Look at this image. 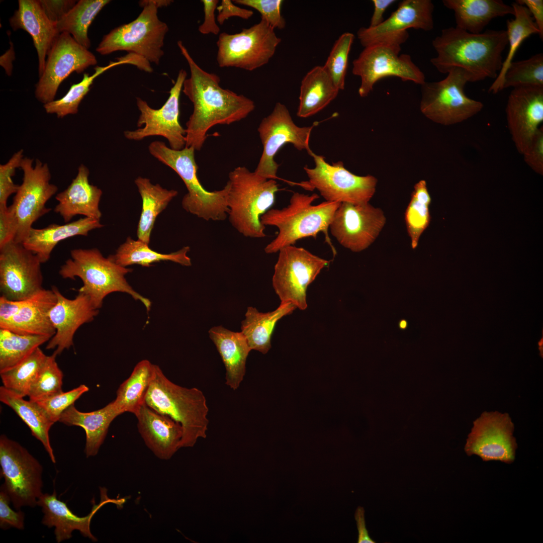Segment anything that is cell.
Wrapping results in <instances>:
<instances>
[{
    "label": "cell",
    "mask_w": 543,
    "mask_h": 543,
    "mask_svg": "<svg viewBox=\"0 0 543 543\" xmlns=\"http://www.w3.org/2000/svg\"><path fill=\"white\" fill-rule=\"evenodd\" d=\"M177 44L190 71L182 91L194 106L193 113L186 123L185 147L200 151L211 128L218 124L229 125L245 118L254 110L255 104L243 95L222 88L218 75L199 66L182 41H178Z\"/></svg>",
    "instance_id": "6da1fadb"
},
{
    "label": "cell",
    "mask_w": 543,
    "mask_h": 543,
    "mask_svg": "<svg viewBox=\"0 0 543 543\" xmlns=\"http://www.w3.org/2000/svg\"><path fill=\"white\" fill-rule=\"evenodd\" d=\"M437 53L430 62L441 73L459 68L469 82L495 79L502 65V53L508 45L506 30H487L474 34L456 27L442 29L432 41Z\"/></svg>",
    "instance_id": "7a4b0ae2"
},
{
    "label": "cell",
    "mask_w": 543,
    "mask_h": 543,
    "mask_svg": "<svg viewBox=\"0 0 543 543\" xmlns=\"http://www.w3.org/2000/svg\"><path fill=\"white\" fill-rule=\"evenodd\" d=\"M319 196L294 193L289 204L282 209H270L260 218L264 226L276 227V237L265 247L266 253H275L286 246L294 245L304 238H316L320 232L325 235V241L335 255L336 251L328 234L329 225L341 203L324 201L318 205L313 203Z\"/></svg>",
    "instance_id": "3957f363"
},
{
    "label": "cell",
    "mask_w": 543,
    "mask_h": 543,
    "mask_svg": "<svg viewBox=\"0 0 543 543\" xmlns=\"http://www.w3.org/2000/svg\"><path fill=\"white\" fill-rule=\"evenodd\" d=\"M144 402L181 424L183 432L180 448L193 447L199 438L206 437L209 408L204 394L197 388L173 383L158 366L154 365Z\"/></svg>",
    "instance_id": "277c9868"
},
{
    "label": "cell",
    "mask_w": 543,
    "mask_h": 543,
    "mask_svg": "<svg viewBox=\"0 0 543 543\" xmlns=\"http://www.w3.org/2000/svg\"><path fill=\"white\" fill-rule=\"evenodd\" d=\"M70 257L60 266L59 274L63 279H80L82 286L78 293L87 296L96 309L102 307L108 295L121 292L141 302L147 311L150 309L151 301L135 291L125 278L132 268L116 263L109 256L104 257L96 248L73 249Z\"/></svg>",
    "instance_id": "5b68a950"
},
{
    "label": "cell",
    "mask_w": 543,
    "mask_h": 543,
    "mask_svg": "<svg viewBox=\"0 0 543 543\" xmlns=\"http://www.w3.org/2000/svg\"><path fill=\"white\" fill-rule=\"evenodd\" d=\"M226 184L228 218L231 225L246 237H265V226L260 218L275 204L279 191L276 180L238 166L229 172Z\"/></svg>",
    "instance_id": "8992f818"
},
{
    "label": "cell",
    "mask_w": 543,
    "mask_h": 543,
    "mask_svg": "<svg viewBox=\"0 0 543 543\" xmlns=\"http://www.w3.org/2000/svg\"><path fill=\"white\" fill-rule=\"evenodd\" d=\"M170 0H143L139 4L142 10L136 19L119 26L104 35L96 48L101 55L118 51L138 55L150 63L158 65L164 55L163 47L167 25L157 15L158 9L167 7Z\"/></svg>",
    "instance_id": "52a82bcc"
},
{
    "label": "cell",
    "mask_w": 543,
    "mask_h": 543,
    "mask_svg": "<svg viewBox=\"0 0 543 543\" xmlns=\"http://www.w3.org/2000/svg\"><path fill=\"white\" fill-rule=\"evenodd\" d=\"M148 150L177 173L185 183L188 193L183 198L182 205L186 211L206 221H221L228 217V187L226 184L221 190L210 192L202 186L197 175L194 148L176 150L163 142L155 141L149 144Z\"/></svg>",
    "instance_id": "ba28073f"
},
{
    "label": "cell",
    "mask_w": 543,
    "mask_h": 543,
    "mask_svg": "<svg viewBox=\"0 0 543 543\" xmlns=\"http://www.w3.org/2000/svg\"><path fill=\"white\" fill-rule=\"evenodd\" d=\"M468 82L466 73L459 68L451 69L442 80L425 81L421 85V112L431 121L444 126L463 122L477 114L484 106L466 95Z\"/></svg>",
    "instance_id": "9c48e42d"
},
{
    "label": "cell",
    "mask_w": 543,
    "mask_h": 543,
    "mask_svg": "<svg viewBox=\"0 0 543 543\" xmlns=\"http://www.w3.org/2000/svg\"><path fill=\"white\" fill-rule=\"evenodd\" d=\"M315 167L304 169L308 180L301 185L306 189H316L328 202L360 204L369 203L374 196L378 180L374 176H359L348 170L341 161L329 164L322 155H311Z\"/></svg>",
    "instance_id": "30bf717a"
},
{
    "label": "cell",
    "mask_w": 543,
    "mask_h": 543,
    "mask_svg": "<svg viewBox=\"0 0 543 543\" xmlns=\"http://www.w3.org/2000/svg\"><path fill=\"white\" fill-rule=\"evenodd\" d=\"M281 42L275 29L262 20L239 33H221L216 42L217 64L253 71L269 62Z\"/></svg>",
    "instance_id": "8fae6325"
},
{
    "label": "cell",
    "mask_w": 543,
    "mask_h": 543,
    "mask_svg": "<svg viewBox=\"0 0 543 543\" xmlns=\"http://www.w3.org/2000/svg\"><path fill=\"white\" fill-rule=\"evenodd\" d=\"M2 486L15 508L35 507L42 494L43 468L39 461L18 442L5 435L0 437Z\"/></svg>",
    "instance_id": "7c38bea8"
},
{
    "label": "cell",
    "mask_w": 543,
    "mask_h": 543,
    "mask_svg": "<svg viewBox=\"0 0 543 543\" xmlns=\"http://www.w3.org/2000/svg\"><path fill=\"white\" fill-rule=\"evenodd\" d=\"M24 157L20 167L23 171V182L19 185L9 206L17 224L14 241L22 243L27 238L33 224L48 213L51 209L46 207L48 201L58 191V187L50 183L51 175L47 163Z\"/></svg>",
    "instance_id": "4fadbf2b"
},
{
    "label": "cell",
    "mask_w": 543,
    "mask_h": 543,
    "mask_svg": "<svg viewBox=\"0 0 543 543\" xmlns=\"http://www.w3.org/2000/svg\"><path fill=\"white\" fill-rule=\"evenodd\" d=\"M400 45L379 43L365 47L352 62V72L359 76L361 82L358 93L366 97L380 79L389 76L399 77L402 81H411L422 85L425 82L424 73L407 54H400Z\"/></svg>",
    "instance_id": "5bb4252c"
},
{
    "label": "cell",
    "mask_w": 543,
    "mask_h": 543,
    "mask_svg": "<svg viewBox=\"0 0 543 543\" xmlns=\"http://www.w3.org/2000/svg\"><path fill=\"white\" fill-rule=\"evenodd\" d=\"M278 252L272 278L275 291L281 302H290L305 310L308 287L328 265L329 260L294 245L284 247Z\"/></svg>",
    "instance_id": "9a60e30c"
},
{
    "label": "cell",
    "mask_w": 543,
    "mask_h": 543,
    "mask_svg": "<svg viewBox=\"0 0 543 543\" xmlns=\"http://www.w3.org/2000/svg\"><path fill=\"white\" fill-rule=\"evenodd\" d=\"M299 127L292 120L287 107L276 104L272 113L261 121L257 131L263 145V151L254 172L267 179H276L279 167L275 160L279 150L286 144H292L300 151L305 150L310 156L313 153L309 141L315 125Z\"/></svg>",
    "instance_id": "2e32d148"
},
{
    "label": "cell",
    "mask_w": 543,
    "mask_h": 543,
    "mask_svg": "<svg viewBox=\"0 0 543 543\" xmlns=\"http://www.w3.org/2000/svg\"><path fill=\"white\" fill-rule=\"evenodd\" d=\"M97 64L95 55L78 44L69 33L57 37L46 60L44 70L36 84V98L44 105L55 100L61 83L72 72L80 73Z\"/></svg>",
    "instance_id": "e0dca14e"
},
{
    "label": "cell",
    "mask_w": 543,
    "mask_h": 543,
    "mask_svg": "<svg viewBox=\"0 0 543 543\" xmlns=\"http://www.w3.org/2000/svg\"><path fill=\"white\" fill-rule=\"evenodd\" d=\"M187 71L179 70L176 80L169 91V96L164 105L159 109H154L140 98H136V104L140 115L137 126L144 125L134 131H125V137L129 140H141L147 137L160 136L168 141L170 148L179 150L185 147L186 131L179 122V97Z\"/></svg>",
    "instance_id": "ac0fdd59"
},
{
    "label": "cell",
    "mask_w": 543,
    "mask_h": 543,
    "mask_svg": "<svg viewBox=\"0 0 543 543\" xmlns=\"http://www.w3.org/2000/svg\"><path fill=\"white\" fill-rule=\"evenodd\" d=\"M514 429L508 413L484 411L473 422L465 451L468 456H478L483 461L511 464L515 460L517 447Z\"/></svg>",
    "instance_id": "d6986e66"
},
{
    "label": "cell",
    "mask_w": 543,
    "mask_h": 543,
    "mask_svg": "<svg viewBox=\"0 0 543 543\" xmlns=\"http://www.w3.org/2000/svg\"><path fill=\"white\" fill-rule=\"evenodd\" d=\"M41 263L21 243L13 241L0 248L1 296L24 300L43 289Z\"/></svg>",
    "instance_id": "ffe728a7"
},
{
    "label": "cell",
    "mask_w": 543,
    "mask_h": 543,
    "mask_svg": "<svg viewBox=\"0 0 543 543\" xmlns=\"http://www.w3.org/2000/svg\"><path fill=\"white\" fill-rule=\"evenodd\" d=\"M386 222L383 211L370 203H341L329 229L344 248L354 252L367 249L376 240Z\"/></svg>",
    "instance_id": "44dd1931"
},
{
    "label": "cell",
    "mask_w": 543,
    "mask_h": 543,
    "mask_svg": "<svg viewBox=\"0 0 543 543\" xmlns=\"http://www.w3.org/2000/svg\"><path fill=\"white\" fill-rule=\"evenodd\" d=\"M434 5L431 0H403L390 16L375 27H361L357 32L365 48L379 43L401 46L408 40L407 30H433Z\"/></svg>",
    "instance_id": "7402d4cb"
},
{
    "label": "cell",
    "mask_w": 543,
    "mask_h": 543,
    "mask_svg": "<svg viewBox=\"0 0 543 543\" xmlns=\"http://www.w3.org/2000/svg\"><path fill=\"white\" fill-rule=\"evenodd\" d=\"M506 114L512 140L522 154L543 122V86L514 88L508 98Z\"/></svg>",
    "instance_id": "603a6c76"
},
{
    "label": "cell",
    "mask_w": 543,
    "mask_h": 543,
    "mask_svg": "<svg viewBox=\"0 0 543 543\" xmlns=\"http://www.w3.org/2000/svg\"><path fill=\"white\" fill-rule=\"evenodd\" d=\"M52 290L56 296V302L49 314L55 334L48 341L46 349L55 348L53 352L60 354L73 344V337L77 330L83 324L92 322L99 310L92 304L87 296L78 293L73 299L64 297L55 286Z\"/></svg>",
    "instance_id": "cb8c5ba5"
},
{
    "label": "cell",
    "mask_w": 543,
    "mask_h": 543,
    "mask_svg": "<svg viewBox=\"0 0 543 543\" xmlns=\"http://www.w3.org/2000/svg\"><path fill=\"white\" fill-rule=\"evenodd\" d=\"M101 500L94 504L91 511L85 516L80 517L73 513L66 503L58 499L55 490L52 494L45 493L39 497L37 504L42 508L44 513L42 523L48 527H55L54 534L57 542L68 539L72 532L76 530L85 537L94 541L97 539L90 531V522L96 513L104 505L112 503L118 507H122L126 500L124 498L111 499L107 495V489L100 488Z\"/></svg>",
    "instance_id": "d4e9b609"
},
{
    "label": "cell",
    "mask_w": 543,
    "mask_h": 543,
    "mask_svg": "<svg viewBox=\"0 0 543 543\" xmlns=\"http://www.w3.org/2000/svg\"><path fill=\"white\" fill-rule=\"evenodd\" d=\"M134 415L138 420V431L146 445L158 458L170 459L180 448L183 432L181 424L144 402Z\"/></svg>",
    "instance_id": "484cf974"
},
{
    "label": "cell",
    "mask_w": 543,
    "mask_h": 543,
    "mask_svg": "<svg viewBox=\"0 0 543 543\" xmlns=\"http://www.w3.org/2000/svg\"><path fill=\"white\" fill-rule=\"evenodd\" d=\"M18 9L10 18L14 31L22 29L31 36L38 60L39 77L42 74L47 55L60 33L56 23L45 15L38 0H19Z\"/></svg>",
    "instance_id": "4316f807"
},
{
    "label": "cell",
    "mask_w": 543,
    "mask_h": 543,
    "mask_svg": "<svg viewBox=\"0 0 543 543\" xmlns=\"http://www.w3.org/2000/svg\"><path fill=\"white\" fill-rule=\"evenodd\" d=\"M89 174L88 168L81 164L71 184L56 195L58 204L54 211L60 215L64 222H70L77 215L100 220L102 212L99 204L103 192L98 187L89 184Z\"/></svg>",
    "instance_id": "83f0119b"
},
{
    "label": "cell",
    "mask_w": 543,
    "mask_h": 543,
    "mask_svg": "<svg viewBox=\"0 0 543 543\" xmlns=\"http://www.w3.org/2000/svg\"><path fill=\"white\" fill-rule=\"evenodd\" d=\"M56 302V296L52 289H42L24 301L19 311L5 329L21 334L53 337L56 330L49 314Z\"/></svg>",
    "instance_id": "f1b7e54d"
},
{
    "label": "cell",
    "mask_w": 543,
    "mask_h": 543,
    "mask_svg": "<svg viewBox=\"0 0 543 543\" xmlns=\"http://www.w3.org/2000/svg\"><path fill=\"white\" fill-rule=\"evenodd\" d=\"M103 226L100 220L84 217L64 224H51L40 229L32 227L22 244L43 263L49 259L53 249L60 241L75 236H87L91 230Z\"/></svg>",
    "instance_id": "f546056e"
},
{
    "label": "cell",
    "mask_w": 543,
    "mask_h": 543,
    "mask_svg": "<svg viewBox=\"0 0 543 543\" xmlns=\"http://www.w3.org/2000/svg\"><path fill=\"white\" fill-rule=\"evenodd\" d=\"M209 334L224 364L225 384L236 390L244 379L247 357L251 349L241 332H234L217 326L212 327Z\"/></svg>",
    "instance_id": "4dcf8cb0"
},
{
    "label": "cell",
    "mask_w": 543,
    "mask_h": 543,
    "mask_svg": "<svg viewBox=\"0 0 543 543\" xmlns=\"http://www.w3.org/2000/svg\"><path fill=\"white\" fill-rule=\"evenodd\" d=\"M442 4L454 12L456 27L474 34L482 33L494 18L514 14L513 7L501 0H443Z\"/></svg>",
    "instance_id": "1f68e13d"
},
{
    "label": "cell",
    "mask_w": 543,
    "mask_h": 543,
    "mask_svg": "<svg viewBox=\"0 0 543 543\" xmlns=\"http://www.w3.org/2000/svg\"><path fill=\"white\" fill-rule=\"evenodd\" d=\"M129 64L135 65L139 69L146 71L149 67V63L142 57L132 53H128L117 58V61H110L105 66H97L95 72L92 75L84 73L79 82L74 83L67 93L61 99L54 100L43 105L48 114H55L58 118H62L69 114H75L82 99L90 89V87L96 77L107 70L118 65Z\"/></svg>",
    "instance_id": "d6a6232c"
},
{
    "label": "cell",
    "mask_w": 543,
    "mask_h": 543,
    "mask_svg": "<svg viewBox=\"0 0 543 543\" xmlns=\"http://www.w3.org/2000/svg\"><path fill=\"white\" fill-rule=\"evenodd\" d=\"M117 416L109 403L100 409L89 412H80L72 404L62 413L59 421L68 426H79L84 430V451L88 458L98 453L111 422Z\"/></svg>",
    "instance_id": "836d02e7"
},
{
    "label": "cell",
    "mask_w": 543,
    "mask_h": 543,
    "mask_svg": "<svg viewBox=\"0 0 543 543\" xmlns=\"http://www.w3.org/2000/svg\"><path fill=\"white\" fill-rule=\"evenodd\" d=\"M339 92L323 66H315L301 81L297 116L308 118L316 114L334 100Z\"/></svg>",
    "instance_id": "e575fe53"
},
{
    "label": "cell",
    "mask_w": 543,
    "mask_h": 543,
    "mask_svg": "<svg viewBox=\"0 0 543 543\" xmlns=\"http://www.w3.org/2000/svg\"><path fill=\"white\" fill-rule=\"evenodd\" d=\"M296 308L290 302H281L277 309L267 313L259 312L255 308L248 307L245 318L241 322V332L250 349L266 354L271 348V338L277 322Z\"/></svg>",
    "instance_id": "d590c367"
},
{
    "label": "cell",
    "mask_w": 543,
    "mask_h": 543,
    "mask_svg": "<svg viewBox=\"0 0 543 543\" xmlns=\"http://www.w3.org/2000/svg\"><path fill=\"white\" fill-rule=\"evenodd\" d=\"M135 183L142 199V210L137 226L138 239L149 244L155 221L158 215L177 194V191L167 190L160 185L152 184L150 179L138 176Z\"/></svg>",
    "instance_id": "8d00e7d4"
},
{
    "label": "cell",
    "mask_w": 543,
    "mask_h": 543,
    "mask_svg": "<svg viewBox=\"0 0 543 543\" xmlns=\"http://www.w3.org/2000/svg\"><path fill=\"white\" fill-rule=\"evenodd\" d=\"M5 388L0 387V400L11 407L30 429L32 434L43 445L51 461L56 463L49 432L54 423L35 402L25 400Z\"/></svg>",
    "instance_id": "74e56055"
},
{
    "label": "cell",
    "mask_w": 543,
    "mask_h": 543,
    "mask_svg": "<svg viewBox=\"0 0 543 543\" xmlns=\"http://www.w3.org/2000/svg\"><path fill=\"white\" fill-rule=\"evenodd\" d=\"M190 248L185 246L168 254L161 253L149 248L148 244L141 240H135L128 237L120 245L114 254L109 257L116 263L124 267L133 264L149 267L161 261H171L184 266H191V259L188 255Z\"/></svg>",
    "instance_id": "f35d334b"
},
{
    "label": "cell",
    "mask_w": 543,
    "mask_h": 543,
    "mask_svg": "<svg viewBox=\"0 0 543 543\" xmlns=\"http://www.w3.org/2000/svg\"><path fill=\"white\" fill-rule=\"evenodd\" d=\"M154 368V365L148 360H141L135 366L129 377L120 385L116 399L109 403L118 416L124 412L135 414L144 402Z\"/></svg>",
    "instance_id": "ab89813d"
},
{
    "label": "cell",
    "mask_w": 543,
    "mask_h": 543,
    "mask_svg": "<svg viewBox=\"0 0 543 543\" xmlns=\"http://www.w3.org/2000/svg\"><path fill=\"white\" fill-rule=\"evenodd\" d=\"M511 6L514 11V18L507 21L506 30L509 49L497 77L488 89L489 93L494 94L503 89L505 73L522 42L531 35L539 34L533 18L525 6L516 2H513Z\"/></svg>",
    "instance_id": "60d3db41"
},
{
    "label": "cell",
    "mask_w": 543,
    "mask_h": 543,
    "mask_svg": "<svg viewBox=\"0 0 543 543\" xmlns=\"http://www.w3.org/2000/svg\"><path fill=\"white\" fill-rule=\"evenodd\" d=\"M110 2L109 0H79L56 24L59 33L70 34L80 45L89 49L88 28L97 15Z\"/></svg>",
    "instance_id": "b9f144b4"
},
{
    "label": "cell",
    "mask_w": 543,
    "mask_h": 543,
    "mask_svg": "<svg viewBox=\"0 0 543 543\" xmlns=\"http://www.w3.org/2000/svg\"><path fill=\"white\" fill-rule=\"evenodd\" d=\"M51 338L45 335L21 334L0 328V372L21 362Z\"/></svg>",
    "instance_id": "7bdbcfd3"
},
{
    "label": "cell",
    "mask_w": 543,
    "mask_h": 543,
    "mask_svg": "<svg viewBox=\"0 0 543 543\" xmlns=\"http://www.w3.org/2000/svg\"><path fill=\"white\" fill-rule=\"evenodd\" d=\"M47 356L39 347L18 364L0 372L3 386L21 397L28 396Z\"/></svg>",
    "instance_id": "ee69618b"
},
{
    "label": "cell",
    "mask_w": 543,
    "mask_h": 543,
    "mask_svg": "<svg viewBox=\"0 0 543 543\" xmlns=\"http://www.w3.org/2000/svg\"><path fill=\"white\" fill-rule=\"evenodd\" d=\"M431 201L425 180H419L414 186L405 212L407 231L413 249L417 248L421 235L429 224V206Z\"/></svg>",
    "instance_id": "f6af8a7d"
},
{
    "label": "cell",
    "mask_w": 543,
    "mask_h": 543,
    "mask_svg": "<svg viewBox=\"0 0 543 543\" xmlns=\"http://www.w3.org/2000/svg\"><path fill=\"white\" fill-rule=\"evenodd\" d=\"M527 86H543L542 53L527 59L512 61L505 73L503 89Z\"/></svg>",
    "instance_id": "bcb514c9"
},
{
    "label": "cell",
    "mask_w": 543,
    "mask_h": 543,
    "mask_svg": "<svg viewBox=\"0 0 543 543\" xmlns=\"http://www.w3.org/2000/svg\"><path fill=\"white\" fill-rule=\"evenodd\" d=\"M56 355L47 356L29 394V400H42L63 392V373L56 361Z\"/></svg>",
    "instance_id": "7dc6e473"
},
{
    "label": "cell",
    "mask_w": 543,
    "mask_h": 543,
    "mask_svg": "<svg viewBox=\"0 0 543 543\" xmlns=\"http://www.w3.org/2000/svg\"><path fill=\"white\" fill-rule=\"evenodd\" d=\"M354 39V35L351 33L341 34L334 42L323 65L339 90L344 88L348 56Z\"/></svg>",
    "instance_id": "c3c4849f"
},
{
    "label": "cell",
    "mask_w": 543,
    "mask_h": 543,
    "mask_svg": "<svg viewBox=\"0 0 543 543\" xmlns=\"http://www.w3.org/2000/svg\"><path fill=\"white\" fill-rule=\"evenodd\" d=\"M88 390V387L82 384L69 391L62 392L35 402L54 423L59 421L61 414L66 409L74 404L75 401Z\"/></svg>",
    "instance_id": "681fc988"
},
{
    "label": "cell",
    "mask_w": 543,
    "mask_h": 543,
    "mask_svg": "<svg viewBox=\"0 0 543 543\" xmlns=\"http://www.w3.org/2000/svg\"><path fill=\"white\" fill-rule=\"evenodd\" d=\"M232 2L256 10L260 13L261 20L274 29L281 30L286 27L285 19L281 14L282 0H234Z\"/></svg>",
    "instance_id": "f907efd6"
},
{
    "label": "cell",
    "mask_w": 543,
    "mask_h": 543,
    "mask_svg": "<svg viewBox=\"0 0 543 543\" xmlns=\"http://www.w3.org/2000/svg\"><path fill=\"white\" fill-rule=\"evenodd\" d=\"M23 150L20 149L15 153L9 161L4 164H0V206H7L9 197L16 194L19 185L14 184L12 177L15 175L16 169L20 167L24 158Z\"/></svg>",
    "instance_id": "816d5d0a"
},
{
    "label": "cell",
    "mask_w": 543,
    "mask_h": 543,
    "mask_svg": "<svg viewBox=\"0 0 543 543\" xmlns=\"http://www.w3.org/2000/svg\"><path fill=\"white\" fill-rule=\"evenodd\" d=\"M11 499L1 486L0 491V526L3 529L11 527L19 529L24 528V513L20 510L14 511L10 506Z\"/></svg>",
    "instance_id": "f5cc1de1"
},
{
    "label": "cell",
    "mask_w": 543,
    "mask_h": 543,
    "mask_svg": "<svg viewBox=\"0 0 543 543\" xmlns=\"http://www.w3.org/2000/svg\"><path fill=\"white\" fill-rule=\"evenodd\" d=\"M525 163L535 172L543 173V128L539 127L522 154Z\"/></svg>",
    "instance_id": "db71d44e"
},
{
    "label": "cell",
    "mask_w": 543,
    "mask_h": 543,
    "mask_svg": "<svg viewBox=\"0 0 543 543\" xmlns=\"http://www.w3.org/2000/svg\"><path fill=\"white\" fill-rule=\"evenodd\" d=\"M17 224L9 206H0V248L15 240Z\"/></svg>",
    "instance_id": "11a10c76"
},
{
    "label": "cell",
    "mask_w": 543,
    "mask_h": 543,
    "mask_svg": "<svg viewBox=\"0 0 543 543\" xmlns=\"http://www.w3.org/2000/svg\"><path fill=\"white\" fill-rule=\"evenodd\" d=\"M48 18L54 23L62 19L75 6L74 0H38Z\"/></svg>",
    "instance_id": "9f6ffc18"
},
{
    "label": "cell",
    "mask_w": 543,
    "mask_h": 543,
    "mask_svg": "<svg viewBox=\"0 0 543 543\" xmlns=\"http://www.w3.org/2000/svg\"><path fill=\"white\" fill-rule=\"evenodd\" d=\"M204 13V21L199 27V32L204 35L219 34L220 29L218 26L215 12L218 7V0H202Z\"/></svg>",
    "instance_id": "6f0895ef"
},
{
    "label": "cell",
    "mask_w": 543,
    "mask_h": 543,
    "mask_svg": "<svg viewBox=\"0 0 543 543\" xmlns=\"http://www.w3.org/2000/svg\"><path fill=\"white\" fill-rule=\"evenodd\" d=\"M217 10V21L221 25L232 17L248 20L253 15L252 11L237 6L230 0H222L220 5L218 6Z\"/></svg>",
    "instance_id": "680465c9"
},
{
    "label": "cell",
    "mask_w": 543,
    "mask_h": 543,
    "mask_svg": "<svg viewBox=\"0 0 543 543\" xmlns=\"http://www.w3.org/2000/svg\"><path fill=\"white\" fill-rule=\"evenodd\" d=\"M24 300H11L1 296L0 328L6 327L13 317L19 311Z\"/></svg>",
    "instance_id": "91938a15"
},
{
    "label": "cell",
    "mask_w": 543,
    "mask_h": 543,
    "mask_svg": "<svg viewBox=\"0 0 543 543\" xmlns=\"http://www.w3.org/2000/svg\"><path fill=\"white\" fill-rule=\"evenodd\" d=\"M517 4L525 6L529 11L539 31L540 38L543 39V1L517 0Z\"/></svg>",
    "instance_id": "94428289"
},
{
    "label": "cell",
    "mask_w": 543,
    "mask_h": 543,
    "mask_svg": "<svg viewBox=\"0 0 543 543\" xmlns=\"http://www.w3.org/2000/svg\"><path fill=\"white\" fill-rule=\"evenodd\" d=\"M396 1L395 0H373L374 12L370 21V27H375L381 24L384 21V14L386 10Z\"/></svg>",
    "instance_id": "6125c7cd"
},
{
    "label": "cell",
    "mask_w": 543,
    "mask_h": 543,
    "mask_svg": "<svg viewBox=\"0 0 543 543\" xmlns=\"http://www.w3.org/2000/svg\"><path fill=\"white\" fill-rule=\"evenodd\" d=\"M354 518L356 522L358 530V543H376L369 534L366 528L365 518V510L363 507L358 506L355 512Z\"/></svg>",
    "instance_id": "be15d7a7"
},
{
    "label": "cell",
    "mask_w": 543,
    "mask_h": 543,
    "mask_svg": "<svg viewBox=\"0 0 543 543\" xmlns=\"http://www.w3.org/2000/svg\"><path fill=\"white\" fill-rule=\"evenodd\" d=\"M15 59V52L13 45L6 53L1 56V65L6 70L8 75H11L12 71V60Z\"/></svg>",
    "instance_id": "e7e4bbea"
},
{
    "label": "cell",
    "mask_w": 543,
    "mask_h": 543,
    "mask_svg": "<svg viewBox=\"0 0 543 543\" xmlns=\"http://www.w3.org/2000/svg\"><path fill=\"white\" fill-rule=\"evenodd\" d=\"M542 339H543V338H542V337L540 339V340L538 342V349H539V352H540V355L541 356V357H542V354H543V352H542V344H543Z\"/></svg>",
    "instance_id": "03108f58"
},
{
    "label": "cell",
    "mask_w": 543,
    "mask_h": 543,
    "mask_svg": "<svg viewBox=\"0 0 543 543\" xmlns=\"http://www.w3.org/2000/svg\"><path fill=\"white\" fill-rule=\"evenodd\" d=\"M406 322L405 321H402L400 324V327L402 328H404L406 326Z\"/></svg>",
    "instance_id": "003e7915"
}]
</instances>
